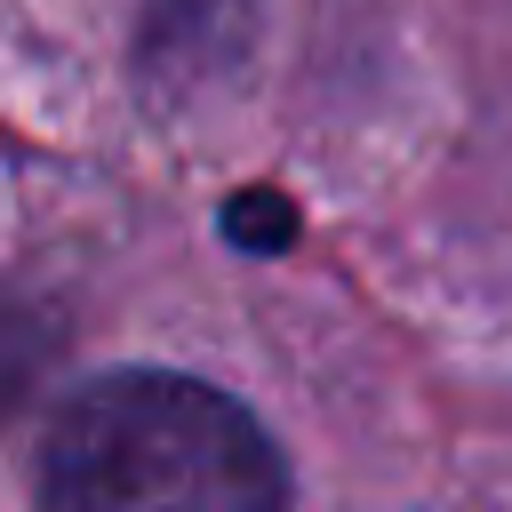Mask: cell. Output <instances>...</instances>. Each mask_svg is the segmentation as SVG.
Masks as SVG:
<instances>
[{
	"mask_svg": "<svg viewBox=\"0 0 512 512\" xmlns=\"http://www.w3.org/2000/svg\"><path fill=\"white\" fill-rule=\"evenodd\" d=\"M40 512H288L272 432L176 368H112L40 432Z\"/></svg>",
	"mask_w": 512,
	"mask_h": 512,
	"instance_id": "1",
	"label": "cell"
}]
</instances>
